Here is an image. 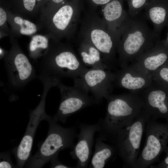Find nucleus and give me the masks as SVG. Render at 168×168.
Here are the masks:
<instances>
[{
	"instance_id": "33",
	"label": "nucleus",
	"mask_w": 168,
	"mask_h": 168,
	"mask_svg": "<svg viewBox=\"0 0 168 168\" xmlns=\"http://www.w3.org/2000/svg\"><path fill=\"white\" fill-rule=\"evenodd\" d=\"M42 79H46V78H42ZM47 79H50V78H47ZM41 79H40V80H41ZM55 82H56V84H57V82H56V81H55ZM57 84H56V86H57Z\"/></svg>"
},
{
	"instance_id": "27",
	"label": "nucleus",
	"mask_w": 168,
	"mask_h": 168,
	"mask_svg": "<svg viewBox=\"0 0 168 168\" xmlns=\"http://www.w3.org/2000/svg\"><path fill=\"white\" fill-rule=\"evenodd\" d=\"M58 155L55 156L50 160L51 168H70L71 167L67 166L60 162L58 157Z\"/></svg>"
},
{
	"instance_id": "18",
	"label": "nucleus",
	"mask_w": 168,
	"mask_h": 168,
	"mask_svg": "<svg viewBox=\"0 0 168 168\" xmlns=\"http://www.w3.org/2000/svg\"><path fill=\"white\" fill-rule=\"evenodd\" d=\"M145 15L152 23L153 30L159 36L168 25V0H149L144 8Z\"/></svg>"
},
{
	"instance_id": "25",
	"label": "nucleus",
	"mask_w": 168,
	"mask_h": 168,
	"mask_svg": "<svg viewBox=\"0 0 168 168\" xmlns=\"http://www.w3.org/2000/svg\"><path fill=\"white\" fill-rule=\"evenodd\" d=\"M7 14L6 10L0 7V38L4 36H9L11 30L7 24Z\"/></svg>"
},
{
	"instance_id": "30",
	"label": "nucleus",
	"mask_w": 168,
	"mask_h": 168,
	"mask_svg": "<svg viewBox=\"0 0 168 168\" xmlns=\"http://www.w3.org/2000/svg\"><path fill=\"white\" fill-rule=\"evenodd\" d=\"M53 4L56 5V8L65 2V0H51Z\"/></svg>"
},
{
	"instance_id": "13",
	"label": "nucleus",
	"mask_w": 168,
	"mask_h": 168,
	"mask_svg": "<svg viewBox=\"0 0 168 168\" xmlns=\"http://www.w3.org/2000/svg\"><path fill=\"white\" fill-rule=\"evenodd\" d=\"M114 74L115 85L132 93H139L150 86L153 82L151 74L134 62L121 68Z\"/></svg>"
},
{
	"instance_id": "9",
	"label": "nucleus",
	"mask_w": 168,
	"mask_h": 168,
	"mask_svg": "<svg viewBox=\"0 0 168 168\" xmlns=\"http://www.w3.org/2000/svg\"><path fill=\"white\" fill-rule=\"evenodd\" d=\"M74 80V85L68 86L59 82L57 86L61 94V101L55 114L53 117L56 122L65 123L71 115L83 109L100 102L88 95L89 91L78 78Z\"/></svg>"
},
{
	"instance_id": "15",
	"label": "nucleus",
	"mask_w": 168,
	"mask_h": 168,
	"mask_svg": "<svg viewBox=\"0 0 168 168\" xmlns=\"http://www.w3.org/2000/svg\"><path fill=\"white\" fill-rule=\"evenodd\" d=\"M100 119L97 123L93 124H79L80 132L77 136L78 142L70 152L72 158L77 161L76 168L87 167L92 154L94 136L96 132L100 131Z\"/></svg>"
},
{
	"instance_id": "1",
	"label": "nucleus",
	"mask_w": 168,
	"mask_h": 168,
	"mask_svg": "<svg viewBox=\"0 0 168 168\" xmlns=\"http://www.w3.org/2000/svg\"><path fill=\"white\" fill-rule=\"evenodd\" d=\"M120 34L117 53L120 68L133 62L160 40V36L148 25L146 16L140 12L131 16L127 12Z\"/></svg>"
},
{
	"instance_id": "2",
	"label": "nucleus",
	"mask_w": 168,
	"mask_h": 168,
	"mask_svg": "<svg viewBox=\"0 0 168 168\" xmlns=\"http://www.w3.org/2000/svg\"><path fill=\"white\" fill-rule=\"evenodd\" d=\"M37 66L39 79L50 78L58 81L63 77L74 80L88 68L70 44L51 39L48 50Z\"/></svg>"
},
{
	"instance_id": "11",
	"label": "nucleus",
	"mask_w": 168,
	"mask_h": 168,
	"mask_svg": "<svg viewBox=\"0 0 168 168\" xmlns=\"http://www.w3.org/2000/svg\"><path fill=\"white\" fill-rule=\"evenodd\" d=\"M43 84L44 90L40 101L37 106L30 112L29 122L24 136L19 145L13 150L17 168H23L30 157L37 129L40 122L45 120L48 116L45 110V100L49 90L53 86L47 82Z\"/></svg>"
},
{
	"instance_id": "26",
	"label": "nucleus",
	"mask_w": 168,
	"mask_h": 168,
	"mask_svg": "<svg viewBox=\"0 0 168 168\" xmlns=\"http://www.w3.org/2000/svg\"><path fill=\"white\" fill-rule=\"evenodd\" d=\"M0 168L15 167L12 163L10 154L8 152H2L0 155Z\"/></svg>"
},
{
	"instance_id": "3",
	"label": "nucleus",
	"mask_w": 168,
	"mask_h": 168,
	"mask_svg": "<svg viewBox=\"0 0 168 168\" xmlns=\"http://www.w3.org/2000/svg\"><path fill=\"white\" fill-rule=\"evenodd\" d=\"M107 111L101 119L99 132L105 139L111 141L120 130L130 124L140 114L144 101L139 93L111 94L106 99Z\"/></svg>"
},
{
	"instance_id": "16",
	"label": "nucleus",
	"mask_w": 168,
	"mask_h": 168,
	"mask_svg": "<svg viewBox=\"0 0 168 168\" xmlns=\"http://www.w3.org/2000/svg\"><path fill=\"white\" fill-rule=\"evenodd\" d=\"M168 62V46L165 44L163 40H160L133 62L151 74Z\"/></svg>"
},
{
	"instance_id": "5",
	"label": "nucleus",
	"mask_w": 168,
	"mask_h": 168,
	"mask_svg": "<svg viewBox=\"0 0 168 168\" xmlns=\"http://www.w3.org/2000/svg\"><path fill=\"white\" fill-rule=\"evenodd\" d=\"M82 11L81 0L65 2L39 20L38 29H43L46 35L54 41L69 39L75 34L81 21Z\"/></svg>"
},
{
	"instance_id": "34",
	"label": "nucleus",
	"mask_w": 168,
	"mask_h": 168,
	"mask_svg": "<svg viewBox=\"0 0 168 168\" xmlns=\"http://www.w3.org/2000/svg\"></svg>"
},
{
	"instance_id": "17",
	"label": "nucleus",
	"mask_w": 168,
	"mask_h": 168,
	"mask_svg": "<svg viewBox=\"0 0 168 168\" xmlns=\"http://www.w3.org/2000/svg\"><path fill=\"white\" fill-rule=\"evenodd\" d=\"M125 0H112L101 6L102 19L110 31L119 40L121 26L127 12L124 7Z\"/></svg>"
},
{
	"instance_id": "28",
	"label": "nucleus",
	"mask_w": 168,
	"mask_h": 168,
	"mask_svg": "<svg viewBox=\"0 0 168 168\" xmlns=\"http://www.w3.org/2000/svg\"><path fill=\"white\" fill-rule=\"evenodd\" d=\"M164 152L166 153L164 158L157 166H153L156 168H168V146H167L165 148Z\"/></svg>"
},
{
	"instance_id": "10",
	"label": "nucleus",
	"mask_w": 168,
	"mask_h": 168,
	"mask_svg": "<svg viewBox=\"0 0 168 168\" xmlns=\"http://www.w3.org/2000/svg\"><path fill=\"white\" fill-rule=\"evenodd\" d=\"M146 141L135 168H147L159 161L168 142V123H162L150 118L145 128Z\"/></svg>"
},
{
	"instance_id": "7",
	"label": "nucleus",
	"mask_w": 168,
	"mask_h": 168,
	"mask_svg": "<svg viewBox=\"0 0 168 168\" xmlns=\"http://www.w3.org/2000/svg\"><path fill=\"white\" fill-rule=\"evenodd\" d=\"M150 118L143 108L133 122L119 130L111 141L127 167H135L142 136Z\"/></svg>"
},
{
	"instance_id": "12",
	"label": "nucleus",
	"mask_w": 168,
	"mask_h": 168,
	"mask_svg": "<svg viewBox=\"0 0 168 168\" xmlns=\"http://www.w3.org/2000/svg\"><path fill=\"white\" fill-rule=\"evenodd\" d=\"M83 86L101 102L111 94L115 86L114 72L101 68H90L77 78Z\"/></svg>"
},
{
	"instance_id": "23",
	"label": "nucleus",
	"mask_w": 168,
	"mask_h": 168,
	"mask_svg": "<svg viewBox=\"0 0 168 168\" xmlns=\"http://www.w3.org/2000/svg\"><path fill=\"white\" fill-rule=\"evenodd\" d=\"M151 74L153 81L168 88V62Z\"/></svg>"
},
{
	"instance_id": "29",
	"label": "nucleus",
	"mask_w": 168,
	"mask_h": 168,
	"mask_svg": "<svg viewBox=\"0 0 168 168\" xmlns=\"http://www.w3.org/2000/svg\"><path fill=\"white\" fill-rule=\"evenodd\" d=\"M112 0H87L90 4V7L94 8L97 6H102L109 2Z\"/></svg>"
},
{
	"instance_id": "24",
	"label": "nucleus",
	"mask_w": 168,
	"mask_h": 168,
	"mask_svg": "<svg viewBox=\"0 0 168 168\" xmlns=\"http://www.w3.org/2000/svg\"><path fill=\"white\" fill-rule=\"evenodd\" d=\"M128 3V12L131 16H134L140 13L149 0H125Z\"/></svg>"
},
{
	"instance_id": "14",
	"label": "nucleus",
	"mask_w": 168,
	"mask_h": 168,
	"mask_svg": "<svg viewBox=\"0 0 168 168\" xmlns=\"http://www.w3.org/2000/svg\"><path fill=\"white\" fill-rule=\"evenodd\" d=\"M143 108L156 120L162 118L168 123V88L154 81L142 91Z\"/></svg>"
},
{
	"instance_id": "31",
	"label": "nucleus",
	"mask_w": 168,
	"mask_h": 168,
	"mask_svg": "<svg viewBox=\"0 0 168 168\" xmlns=\"http://www.w3.org/2000/svg\"><path fill=\"white\" fill-rule=\"evenodd\" d=\"M163 41L165 44L168 46V31L166 39Z\"/></svg>"
},
{
	"instance_id": "19",
	"label": "nucleus",
	"mask_w": 168,
	"mask_h": 168,
	"mask_svg": "<svg viewBox=\"0 0 168 168\" xmlns=\"http://www.w3.org/2000/svg\"><path fill=\"white\" fill-rule=\"evenodd\" d=\"M79 39L77 50L82 63L86 67L108 69L96 48L88 40L80 37Z\"/></svg>"
},
{
	"instance_id": "8",
	"label": "nucleus",
	"mask_w": 168,
	"mask_h": 168,
	"mask_svg": "<svg viewBox=\"0 0 168 168\" xmlns=\"http://www.w3.org/2000/svg\"><path fill=\"white\" fill-rule=\"evenodd\" d=\"M11 46L3 57L8 81L14 89L24 88L36 77L35 69L15 37L9 36Z\"/></svg>"
},
{
	"instance_id": "22",
	"label": "nucleus",
	"mask_w": 168,
	"mask_h": 168,
	"mask_svg": "<svg viewBox=\"0 0 168 168\" xmlns=\"http://www.w3.org/2000/svg\"><path fill=\"white\" fill-rule=\"evenodd\" d=\"M49 43V38L46 35L33 36L29 45L30 57L34 60L41 58L48 50Z\"/></svg>"
},
{
	"instance_id": "32",
	"label": "nucleus",
	"mask_w": 168,
	"mask_h": 168,
	"mask_svg": "<svg viewBox=\"0 0 168 168\" xmlns=\"http://www.w3.org/2000/svg\"><path fill=\"white\" fill-rule=\"evenodd\" d=\"M37 1L40 2L42 1V0H36Z\"/></svg>"
},
{
	"instance_id": "4",
	"label": "nucleus",
	"mask_w": 168,
	"mask_h": 168,
	"mask_svg": "<svg viewBox=\"0 0 168 168\" xmlns=\"http://www.w3.org/2000/svg\"><path fill=\"white\" fill-rule=\"evenodd\" d=\"M79 37L91 42L100 52L104 63L111 70L118 65L116 58L119 40L94 8L85 11L81 20Z\"/></svg>"
},
{
	"instance_id": "6",
	"label": "nucleus",
	"mask_w": 168,
	"mask_h": 168,
	"mask_svg": "<svg viewBox=\"0 0 168 168\" xmlns=\"http://www.w3.org/2000/svg\"><path fill=\"white\" fill-rule=\"evenodd\" d=\"M45 120L49 125L46 138L40 145L36 153L31 156L25 165V167L39 168L50 161L61 150L73 148L76 136V127H63L53 117L48 116Z\"/></svg>"
},
{
	"instance_id": "20",
	"label": "nucleus",
	"mask_w": 168,
	"mask_h": 168,
	"mask_svg": "<svg viewBox=\"0 0 168 168\" xmlns=\"http://www.w3.org/2000/svg\"><path fill=\"white\" fill-rule=\"evenodd\" d=\"M6 11L7 22L11 30L10 35L15 37L24 35H31L37 32L38 30L37 25L31 21L14 14L9 10Z\"/></svg>"
},
{
	"instance_id": "21",
	"label": "nucleus",
	"mask_w": 168,
	"mask_h": 168,
	"mask_svg": "<svg viewBox=\"0 0 168 168\" xmlns=\"http://www.w3.org/2000/svg\"><path fill=\"white\" fill-rule=\"evenodd\" d=\"M103 140L105 139L101 136L96 139L94 152L89 168H104L116 153L114 146L105 143Z\"/></svg>"
}]
</instances>
